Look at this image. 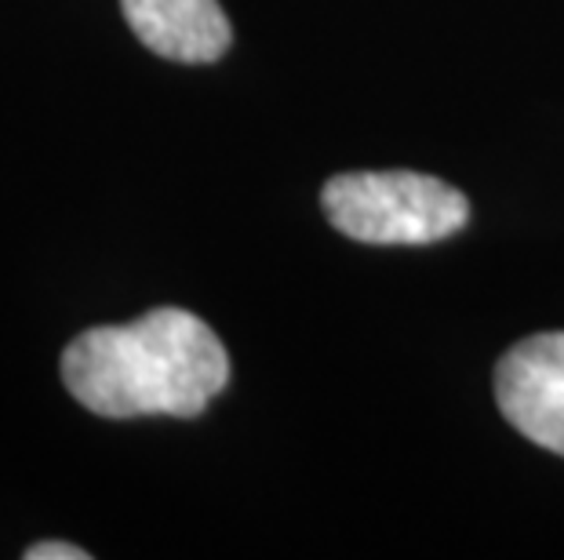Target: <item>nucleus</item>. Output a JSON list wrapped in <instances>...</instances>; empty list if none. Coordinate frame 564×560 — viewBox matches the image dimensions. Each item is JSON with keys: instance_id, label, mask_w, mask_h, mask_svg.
<instances>
[{"instance_id": "obj_3", "label": "nucleus", "mask_w": 564, "mask_h": 560, "mask_svg": "<svg viewBox=\"0 0 564 560\" xmlns=\"http://www.w3.org/2000/svg\"><path fill=\"white\" fill-rule=\"evenodd\" d=\"M496 400L513 430L564 459V331L507 350L496 367Z\"/></svg>"}, {"instance_id": "obj_4", "label": "nucleus", "mask_w": 564, "mask_h": 560, "mask_svg": "<svg viewBox=\"0 0 564 560\" xmlns=\"http://www.w3.org/2000/svg\"><path fill=\"white\" fill-rule=\"evenodd\" d=\"M121 11L131 33L172 63H219L234 44L219 0H121Z\"/></svg>"}, {"instance_id": "obj_5", "label": "nucleus", "mask_w": 564, "mask_h": 560, "mask_svg": "<svg viewBox=\"0 0 564 560\" xmlns=\"http://www.w3.org/2000/svg\"><path fill=\"white\" fill-rule=\"evenodd\" d=\"M22 557L26 560H91V553L80 550L74 542H33Z\"/></svg>"}, {"instance_id": "obj_1", "label": "nucleus", "mask_w": 564, "mask_h": 560, "mask_svg": "<svg viewBox=\"0 0 564 560\" xmlns=\"http://www.w3.org/2000/svg\"><path fill=\"white\" fill-rule=\"evenodd\" d=\"M58 375L69 397L99 419H197L230 383V353L197 314L158 306L131 325L74 336Z\"/></svg>"}, {"instance_id": "obj_2", "label": "nucleus", "mask_w": 564, "mask_h": 560, "mask_svg": "<svg viewBox=\"0 0 564 560\" xmlns=\"http://www.w3.org/2000/svg\"><path fill=\"white\" fill-rule=\"evenodd\" d=\"M324 216L361 244L412 248L437 244L470 222V200L459 189L419 172H346L321 194Z\"/></svg>"}]
</instances>
